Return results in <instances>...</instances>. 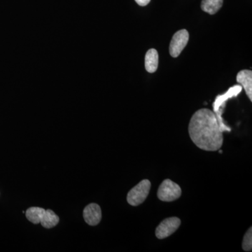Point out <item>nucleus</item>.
<instances>
[{"label":"nucleus","mask_w":252,"mask_h":252,"mask_svg":"<svg viewBox=\"0 0 252 252\" xmlns=\"http://www.w3.org/2000/svg\"><path fill=\"white\" fill-rule=\"evenodd\" d=\"M189 132L193 143L203 150L215 152L223 145V131L215 113L210 109H199L193 114Z\"/></svg>","instance_id":"nucleus-1"},{"label":"nucleus","mask_w":252,"mask_h":252,"mask_svg":"<svg viewBox=\"0 0 252 252\" xmlns=\"http://www.w3.org/2000/svg\"><path fill=\"white\" fill-rule=\"evenodd\" d=\"M242 89H243V87H242L241 86L235 85L233 86V87L230 88L229 90L227 91L225 94L217 96L215 102H214L213 107L214 112H215L214 113H216L215 115H216L217 120H218L219 124H220L223 132V131H229L230 132L231 130H230V127H228V126H225V124H223L221 118V109L224 107L227 99L231 98V97H236V96L241 92Z\"/></svg>","instance_id":"nucleus-2"},{"label":"nucleus","mask_w":252,"mask_h":252,"mask_svg":"<svg viewBox=\"0 0 252 252\" xmlns=\"http://www.w3.org/2000/svg\"><path fill=\"white\" fill-rule=\"evenodd\" d=\"M150 189L151 182L148 180L141 181L127 193V203L132 206H138L143 203L149 195Z\"/></svg>","instance_id":"nucleus-3"},{"label":"nucleus","mask_w":252,"mask_h":252,"mask_svg":"<svg viewBox=\"0 0 252 252\" xmlns=\"http://www.w3.org/2000/svg\"><path fill=\"white\" fill-rule=\"evenodd\" d=\"M158 198L164 202H172L177 200L182 195L180 186L170 180H165L162 182L158 190Z\"/></svg>","instance_id":"nucleus-4"},{"label":"nucleus","mask_w":252,"mask_h":252,"mask_svg":"<svg viewBox=\"0 0 252 252\" xmlns=\"http://www.w3.org/2000/svg\"><path fill=\"white\" fill-rule=\"evenodd\" d=\"M189 39V34L187 30H180L177 32L170 41V56L173 58L178 57L188 44Z\"/></svg>","instance_id":"nucleus-5"},{"label":"nucleus","mask_w":252,"mask_h":252,"mask_svg":"<svg viewBox=\"0 0 252 252\" xmlns=\"http://www.w3.org/2000/svg\"><path fill=\"white\" fill-rule=\"evenodd\" d=\"M181 225V220L177 217H170L162 220L156 230V236L162 240L173 234Z\"/></svg>","instance_id":"nucleus-6"},{"label":"nucleus","mask_w":252,"mask_h":252,"mask_svg":"<svg viewBox=\"0 0 252 252\" xmlns=\"http://www.w3.org/2000/svg\"><path fill=\"white\" fill-rule=\"evenodd\" d=\"M84 220L88 224L96 225L102 220V211L100 207L95 203H91L86 207L84 210Z\"/></svg>","instance_id":"nucleus-7"},{"label":"nucleus","mask_w":252,"mask_h":252,"mask_svg":"<svg viewBox=\"0 0 252 252\" xmlns=\"http://www.w3.org/2000/svg\"><path fill=\"white\" fill-rule=\"evenodd\" d=\"M237 81L243 86L250 101H252V72L249 69H243L237 74Z\"/></svg>","instance_id":"nucleus-8"},{"label":"nucleus","mask_w":252,"mask_h":252,"mask_svg":"<svg viewBox=\"0 0 252 252\" xmlns=\"http://www.w3.org/2000/svg\"><path fill=\"white\" fill-rule=\"evenodd\" d=\"M158 67V54L157 50L149 49L145 56V69L149 73H154Z\"/></svg>","instance_id":"nucleus-9"},{"label":"nucleus","mask_w":252,"mask_h":252,"mask_svg":"<svg viewBox=\"0 0 252 252\" xmlns=\"http://www.w3.org/2000/svg\"><path fill=\"white\" fill-rule=\"evenodd\" d=\"M223 1V0H203L201 3V9L207 14H215L222 7Z\"/></svg>","instance_id":"nucleus-10"},{"label":"nucleus","mask_w":252,"mask_h":252,"mask_svg":"<svg viewBox=\"0 0 252 252\" xmlns=\"http://www.w3.org/2000/svg\"><path fill=\"white\" fill-rule=\"evenodd\" d=\"M45 212L46 210L41 207H31L26 212V217L32 223L38 224L40 223Z\"/></svg>","instance_id":"nucleus-11"},{"label":"nucleus","mask_w":252,"mask_h":252,"mask_svg":"<svg viewBox=\"0 0 252 252\" xmlns=\"http://www.w3.org/2000/svg\"><path fill=\"white\" fill-rule=\"evenodd\" d=\"M41 224L46 228H51L59 223V217L51 210H46L41 220Z\"/></svg>","instance_id":"nucleus-12"},{"label":"nucleus","mask_w":252,"mask_h":252,"mask_svg":"<svg viewBox=\"0 0 252 252\" xmlns=\"http://www.w3.org/2000/svg\"><path fill=\"white\" fill-rule=\"evenodd\" d=\"M243 249L244 251L251 252L252 250V228L250 227L246 234L245 235L243 241Z\"/></svg>","instance_id":"nucleus-13"},{"label":"nucleus","mask_w":252,"mask_h":252,"mask_svg":"<svg viewBox=\"0 0 252 252\" xmlns=\"http://www.w3.org/2000/svg\"><path fill=\"white\" fill-rule=\"evenodd\" d=\"M135 1L140 6H145L150 2L151 0H135Z\"/></svg>","instance_id":"nucleus-14"},{"label":"nucleus","mask_w":252,"mask_h":252,"mask_svg":"<svg viewBox=\"0 0 252 252\" xmlns=\"http://www.w3.org/2000/svg\"><path fill=\"white\" fill-rule=\"evenodd\" d=\"M222 152H222V151H221V150H220V153H222Z\"/></svg>","instance_id":"nucleus-15"}]
</instances>
